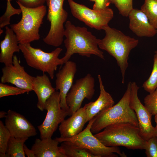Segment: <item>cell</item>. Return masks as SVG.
Instances as JSON below:
<instances>
[{"label": "cell", "mask_w": 157, "mask_h": 157, "mask_svg": "<svg viewBox=\"0 0 157 157\" xmlns=\"http://www.w3.org/2000/svg\"><path fill=\"white\" fill-rule=\"evenodd\" d=\"M128 16L129 28L138 36L151 37L157 33V29L150 24L146 15L141 10L133 8Z\"/></svg>", "instance_id": "e0dca14e"}, {"label": "cell", "mask_w": 157, "mask_h": 157, "mask_svg": "<svg viewBox=\"0 0 157 157\" xmlns=\"http://www.w3.org/2000/svg\"><path fill=\"white\" fill-rule=\"evenodd\" d=\"M117 8L119 13L123 16L127 17L133 8V0H109Z\"/></svg>", "instance_id": "4316f807"}, {"label": "cell", "mask_w": 157, "mask_h": 157, "mask_svg": "<svg viewBox=\"0 0 157 157\" xmlns=\"http://www.w3.org/2000/svg\"><path fill=\"white\" fill-rule=\"evenodd\" d=\"M140 10L146 15L150 24L157 29V0H144Z\"/></svg>", "instance_id": "cb8c5ba5"}, {"label": "cell", "mask_w": 157, "mask_h": 157, "mask_svg": "<svg viewBox=\"0 0 157 157\" xmlns=\"http://www.w3.org/2000/svg\"><path fill=\"white\" fill-rule=\"evenodd\" d=\"M95 80L90 74L77 79L73 84L66 98L69 107L68 116H70L81 108L85 98L90 100L95 92Z\"/></svg>", "instance_id": "8fae6325"}, {"label": "cell", "mask_w": 157, "mask_h": 157, "mask_svg": "<svg viewBox=\"0 0 157 157\" xmlns=\"http://www.w3.org/2000/svg\"><path fill=\"white\" fill-rule=\"evenodd\" d=\"M26 92H27L26 90L16 86H10L2 83H0V98L11 95H17Z\"/></svg>", "instance_id": "f546056e"}, {"label": "cell", "mask_w": 157, "mask_h": 157, "mask_svg": "<svg viewBox=\"0 0 157 157\" xmlns=\"http://www.w3.org/2000/svg\"><path fill=\"white\" fill-rule=\"evenodd\" d=\"M65 0H47V19L50 23V28L43 41L46 44L58 47L63 40L65 29L64 24L66 21L68 13L63 8Z\"/></svg>", "instance_id": "ba28073f"}, {"label": "cell", "mask_w": 157, "mask_h": 157, "mask_svg": "<svg viewBox=\"0 0 157 157\" xmlns=\"http://www.w3.org/2000/svg\"><path fill=\"white\" fill-rule=\"evenodd\" d=\"M73 16L87 25L98 30L108 25L113 17V12L108 7L101 10L92 9L86 6L67 0Z\"/></svg>", "instance_id": "30bf717a"}, {"label": "cell", "mask_w": 157, "mask_h": 157, "mask_svg": "<svg viewBox=\"0 0 157 157\" xmlns=\"http://www.w3.org/2000/svg\"><path fill=\"white\" fill-rule=\"evenodd\" d=\"M20 51L27 65L43 73H48L51 79L58 66L63 64L58 56L63 49L58 47L48 53L32 47L30 43H19Z\"/></svg>", "instance_id": "8992f818"}, {"label": "cell", "mask_w": 157, "mask_h": 157, "mask_svg": "<svg viewBox=\"0 0 157 157\" xmlns=\"http://www.w3.org/2000/svg\"><path fill=\"white\" fill-rule=\"evenodd\" d=\"M139 88L135 82H131L130 105L136 115L140 135L147 141L155 136V128L152 124V115L138 98V92Z\"/></svg>", "instance_id": "7c38bea8"}, {"label": "cell", "mask_w": 157, "mask_h": 157, "mask_svg": "<svg viewBox=\"0 0 157 157\" xmlns=\"http://www.w3.org/2000/svg\"><path fill=\"white\" fill-rule=\"evenodd\" d=\"M10 0H7V6L4 13L0 18V22L4 26H7L10 24L11 17L15 15H19L22 13L19 8L16 9L12 5Z\"/></svg>", "instance_id": "83f0119b"}, {"label": "cell", "mask_w": 157, "mask_h": 157, "mask_svg": "<svg viewBox=\"0 0 157 157\" xmlns=\"http://www.w3.org/2000/svg\"><path fill=\"white\" fill-rule=\"evenodd\" d=\"M85 106L81 107L70 117L60 124L59 130L62 138L72 137L79 133L87 123V114Z\"/></svg>", "instance_id": "2e32d148"}, {"label": "cell", "mask_w": 157, "mask_h": 157, "mask_svg": "<svg viewBox=\"0 0 157 157\" xmlns=\"http://www.w3.org/2000/svg\"><path fill=\"white\" fill-rule=\"evenodd\" d=\"M131 82L128 83L123 96L115 105L100 112L95 117L91 130L92 133L100 132L115 123L129 122L139 127L136 114L130 105Z\"/></svg>", "instance_id": "277c9868"}, {"label": "cell", "mask_w": 157, "mask_h": 157, "mask_svg": "<svg viewBox=\"0 0 157 157\" xmlns=\"http://www.w3.org/2000/svg\"><path fill=\"white\" fill-rule=\"evenodd\" d=\"M144 149L147 157H157V137L154 136L146 141Z\"/></svg>", "instance_id": "4dcf8cb0"}, {"label": "cell", "mask_w": 157, "mask_h": 157, "mask_svg": "<svg viewBox=\"0 0 157 157\" xmlns=\"http://www.w3.org/2000/svg\"><path fill=\"white\" fill-rule=\"evenodd\" d=\"M32 89L37 96V108L43 111L45 110L47 101L56 91L55 88L52 86L48 76L44 74L33 77Z\"/></svg>", "instance_id": "d6986e66"}, {"label": "cell", "mask_w": 157, "mask_h": 157, "mask_svg": "<svg viewBox=\"0 0 157 157\" xmlns=\"http://www.w3.org/2000/svg\"><path fill=\"white\" fill-rule=\"evenodd\" d=\"M5 125L11 136L17 138H28L37 134L35 127L24 116L11 110L7 112Z\"/></svg>", "instance_id": "5bb4252c"}, {"label": "cell", "mask_w": 157, "mask_h": 157, "mask_svg": "<svg viewBox=\"0 0 157 157\" xmlns=\"http://www.w3.org/2000/svg\"><path fill=\"white\" fill-rule=\"evenodd\" d=\"M1 83H10L27 92L32 91V85L33 77L25 71L16 55L13 57V63L2 69Z\"/></svg>", "instance_id": "4fadbf2b"}, {"label": "cell", "mask_w": 157, "mask_h": 157, "mask_svg": "<svg viewBox=\"0 0 157 157\" xmlns=\"http://www.w3.org/2000/svg\"><path fill=\"white\" fill-rule=\"evenodd\" d=\"M110 2L109 0H95L93 9L96 10H101L108 7Z\"/></svg>", "instance_id": "d6a6232c"}, {"label": "cell", "mask_w": 157, "mask_h": 157, "mask_svg": "<svg viewBox=\"0 0 157 157\" xmlns=\"http://www.w3.org/2000/svg\"><path fill=\"white\" fill-rule=\"evenodd\" d=\"M47 0H17L18 2L28 8H35L44 5Z\"/></svg>", "instance_id": "1f68e13d"}, {"label": "cell", "mask_w": 157, "mask_h": 157, "mask_svg": "<svg viewBox=\"0 0 157 157\" xmlns=\"http://www.w3.org/2000/svg\"><path fill=\"white\" fill-rule=\"evenodd\" d=\"M5 35L0 42V62L7 66L13 63V54L20 50L17 37L11 28L5 27Z\"/></svg>", "instance_id": "ffe728a7"}, {"label": "cell", "mask_w": 157, "mask_h": 157, "mask_svg": "<svg viewBox=\"0 0 157 157\" xmlns=\"http://www.w3.org/2000/svg\"><path fill=\"white\" fill-rule=\"evenodd\" d=\"M59 143L51 137L36 139L31 149L36 157H66L58 146Z\"/></svg>", "instance_id": "44dd1931"}, {"label": "cell", "mask_w": 157, "mask_h": 157, "mask_svg": "<svg viewBox=\"0 0 157 157\" xmlns=\"http://www.w3.org/2000/svg\"><path fill=\"white\" fill-rule=\"evenodd\" d=\"M102 29L105 36L98 43L99 47L108 52L116 59L122 75V83H124L125 72L129 65L128 60L131 50L138 45L139 40L126 35L121 31L108 25Z\"/></svg>", "instance_id": "3957f363"}, {"label": "cell", "mask_w": 157, "mask_h": 157, "mask_svg": "<svg viewBox=\"0 0 157 157\" xmlns=\"http://www.w3.org/2000/svg\"><path fill=\"white\" fill-rule=\"evenodd\" d=\"M90 1H95V0H89Z\"/></svg>", "instance_id": "74e56055"}, {"label": "cell", "mask_w": 157, "mask_h": 157, "mask_svg": "<svg viewBox=\"0 0 157 157\" xmlns=\"http://www.w3.org/2000/svg\"><path fill=\"white\" fill-rule=\"evenodd\" d=\"M3 30H2L1 29H0V35H1V34L3 32Z\"/></svg>", "instance_id": "8d00e7d4"}, {"label": "cell", "mask_w": 157, "mask_h": 157, "mask_svg": "<svg viewBox=\"0 0 157 157\" xmlns=\"http://www.w3.org/2000/svg\"><path fill=\"white\" fill-rule=\"evenodd\" d=\"M64 41L66 52L61 58L63 64L69 60L75 53L90 57L91 55L97 56L104 60V53L99 48L100 39H97L85 27L76 26L71 22H66Z\"/></svg>", "instance_id": "6da1fadb"}, {"label": "cell", "mask_w": 157, "mask_h": 157, "mask_svg": "<svg viewBox=\"0 0 157 157\" xmlns=\"http://www.w3.org/2000/svg\"><path fill=\"white\" fill-rule=\"evenodd\" d=\"M10 0L11 1H13V0Z\"/></svg>", "instance_id": "ab89813d"}, {"label": "cell", "mask_w": 157, "mask_h": 157, "mask_svg": "<svg viewBox=\"0 0 157 157\" xmlns=\"http://www.w3.org/2000/svg\"><path fill=\"white\" fill-rule=\"evenodd\" d=\"M155 53H157V51H156L155 52Z\"/></svg>", "instance_id": "f35d334b"}, {"label": "cell", "mask_w": 157, "mask_h": 157, "mask_svg": "<svg viewBox=\"0 0 157 157\" xmlns=\"http://www.w3.org/2000/svg\"><path fill=\"white\" fill-rule=\"evenodd\" d=\"M60 99L59 92L56 91L46 101V117L42 123L38 126L41 139L51 138L59 125L68 115V111L61 107Z\"/></svg>", "instance_id": "9c48e42d"}, {"label": "cell", "mask_w": 157, "mask_h": 157, "mask_svg": "<svg viewBox=\"0 0 157 157\" xmlns=\"http://www.w3.org/2000/svg\"><path fill=\"white\" fill-rule=\"evenodd\" d=\"M144 106L152 115L157 113V88L144 99Z\"/></svg>", "instance_id": "f1b7e54d"}, {"label": "cell", "mask_w": 157, "mask_h": 157, "mask_svg": "<svg viewBox=\"0 0 157 157\" xmlns=\"http://www.w3.org/2000/svg\"><path fill=\"white\" fill-rule=\"evenodd\" d=\"M59 147L66 157H96L88 150L67 141L62 142Z\"/></svg>", "instance_id": "7402d4cb"}, {"label": "cell", "mask_w": 157, "mask_h": 157, "mask_svg": "<svg viewBox=\"0 0 157 157\" xmlns=\"http://www.w3.org/2000/svg\"><path fill=\"white\" fill-rule=\"evenodd\" d=\"M144 89L149 93L153 92L157 88V53L153 58L152 70L149 78L142 85Z\"/></svg>", "instance_id": "d4e9b609"}, {"label": "cell", "mask_w": 157, "mask_h": 157, "mask_svg": "<svg viewBox=\"0 0 157 157\" xmlns=\"http://www.w3.org/2000/svg\"><path fill=\"white\" fill-rule=\"evenodd\" d=\"M94 135L108 147L122 146L129 149H144L147 141L140 135L139 127L129 122L111 124Z\"/></svg>", "instance_id": "7a4b0ae2"}, {"label": "cell", "mask_w": 157, "mask_h": 157, "mask_svg": "<svg viewBox=\"0 0 157 157\" xmlns=\"http://www.w3.org/2000/svg\"><path fill=\"white\" fill-rule=\"evenodd\" d=\"M95 119L94 117L89 121L85 128L77 135L67 138L57 137L55 139L59 142L67 141L86 149L96 157H117V155L115 154V153L118 154L121 157H127L123 152L121 151L118 147L106 146L92 134L91 128Z\"/></svg>", "instance_id": "52a82bcc"}, {"label": "cell", "mask_w": 157, "mask_h": 157, "mask_svg": "<svg viewBox=\"0 0 157 157\" xmlns=\"http://www.w3.org/2000/svg\"><path fill=\"white\" fill-rule=\"evenodd\" d=\"M24 149L25 154L28 157H36L35 154L31 149H29L24 144Z\"/></svg>", "instance_id": "836d02e7"}, {"label": "cell", "mask_w": 157, "mask_h": 157, "mask_svg": "<svg viewBox=\"0 0 157 157\" xmlns=\"http://www.w3.org/2000/svg\"><path fill=\"white\" fill-rule=\"evenodd\" d=\"M100 92L97 99L94 102L85 104L87 121L89 122L100 112L114 105V101L111 95L105 89L101 76L98 75Z\"/></svg>", "instance_id": "ac0fdd59"}, {"label": "cell", "mask_w": 157, "mask_h": 157, "mask_svg": "<svg viewBox=\"0 0 157 157\" xmlns=\"http://www.w3.org/2000/svg\"><path fill=\"white\" fill-rule=\"evenodd\" d=\"M155 115V121L156 123V126L155 127V136L157 137V113Z\"/></svg>", "instance_id": "d590c367"}, {"label": "cell", "mask_w": 157, "mask_h": 157, "mask_svg": "<svg viewBox=\"0 0 157 157\" xmlns=\"http://www.w3.org/2000/svg\"><path fill=\"white\" fill-rule=\"evenodd\" d=\"M7 112L1 111L0 112V118L6 117L7 115Z\"/></svg>", "instance_id": "e575fe53"}, {"label": "cell", "mask_w": 157, "mask_h": 157, "mask_svg": "<svg viewBox=\"0 0 157 157\" xmlns=\"http://www.w3.org/2000/svg\"><path fill=\"white\" fill-rule=\"evenodd\" d=\"M11 134L2 121H0V157H5Z\"/></svg>", "instance_id": "484cf974"}, {"label": "cell", "mask_w": 157, "mask_h": 157, "mask_svg": "<svg viewBox=\"0 0 157 157\" xmlns=\"http://www.w3.org/2000/svg\"><path fill=\"white\" fill-rule=\"evenodd\" d=\"M64 64L56 74L55 89L56 91H59L61 108L68 111L69 107L66 102V98L73 85L77 71V65L75 62L69 60Z\"/></svg>", "instance_id": "9a60e30c"}, {"label": "cell", "mask_w": 157, "mask_h": 157, "mask_svg": "<svg viewBox=\"0 0 157 157\" xmlns=\"http://www.w3.org/2000/svg\"><path fill=\"white\" fill-rule=\"evenodd\" d=\"M27 138H17L11 136L9 140L5 157H25L24 146Z\"/></svg>", "instance_id": "603a6c76"}, {"label": "cell", "mask_w": 157, "mask_h": 157, "mask_svg": "<svg viewBox=\"0 0 157 157\" xmlns=\"http://www.w3.org/2000/svg\"><path fill=\"white\" fill-rule=\"evenodd\" d=\"M17 3L21 10L22 18L17 23L10 25V27L16 35L19 43H30L39 40V28L47 13L46 6L28 8Z\"/></svg>", "instance_id": "5b68a950"}]
</instances>
